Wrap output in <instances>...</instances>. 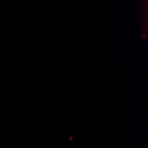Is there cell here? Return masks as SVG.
Instances as JSON below:
<instances>
[]
</instances>
